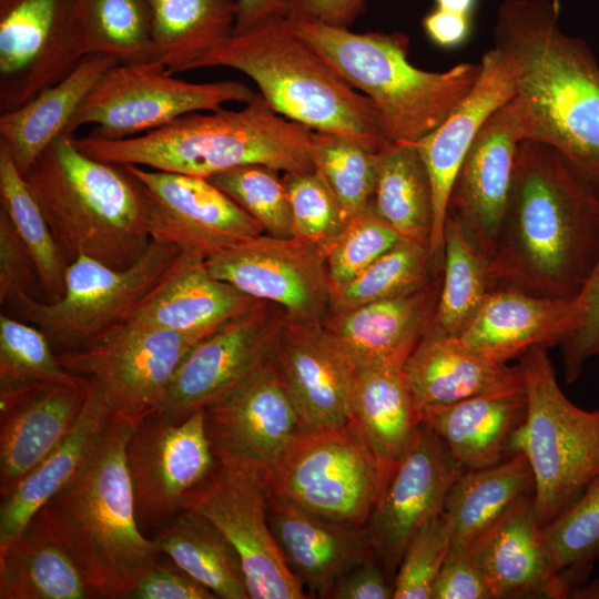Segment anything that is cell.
Returning a JSON list of instances; mask_svg holds the SVG:
<instances>
[{
	"mask_svg": "<svg viewBox=\"0 0 599 599\" xmlns=\"http://www.w3.org/2000/svg\"><path fill=\"white\" fill-rule=\"evenodd\" d=\"M122 166L145 192L151 240L173 245L186 257L206 261L264 234L262 226L207 177Z\"/></svg>",
	"mask_w": 599,
	"mask_h": 599,
	"instance_id": "9a60e30c",
	"label": "cell"
},
{
	"mask_svg": "<svg viewBox=\"0 0 599 599\" xmlns=\"http://www.w3.org/2000/svg\"><path fill=\"white\" fill-rule=\"evenodd\" d=\"M80 377L61 366L40 327L0 315V395Z\"/></svg>",
	"mask_w": 599,
	"mask_h": 599,
	"instance_id": "bcb514c9",
	"label": "cell"
},
{
	"mask_svg": "<svg viewBox=\"0 0 599 599\" xmlns=\"http://www.w3.org/2000/svg\"><path fill=\"white\" fill-rule=\"evenodd\" d=\"M267 518L291 571L312 598H323L346 572L375 556L366 527L339 522L270 495Z\"/></svg>",
	"mask_w": 599,
	"mask_h": 599,
	"instance_id": "484cf974",
	"label": "cell"
},
{
	"mask_svg": "<svg viewBox=\"0 0 599 599\" xmlns=\"http://www.w3.org/2000/svg\"><path fill=\"white\" fill-rule=\"evenodd\" d=\"M112 415L104 392L89 378L87 399L72 429L1 499L0 548L18 536L49 500L69 488L87 470L101 447Z\"/></svg>",
	"mask_w": 599,
	"mask_h": 599,
	"instance_id": "83f0119b",
	"label": "cell"
},
{
	"mask_svg": "<svg viewBox=\"0 0 599 599\" xmlns=\"http://www.w3.org/2000/svg\"><path fill=\"white\" fill-rule=\"evenodd\" d=\"M464 470L423 422L413 445L380 488L365 526L393 582L408 541L428 518L444 510L447 495Z\"/></svg>",
	"mask_w": 599,
	"mask_h": 599,
	"instance_id": "ffe728a7",
	"label": "cell"
},
{
	"mask_svg": "<svg viewBox=\"0 0 599 599\" xmlns=\"http://www.w3.org/2000/svg\"><path fill=\"white\" fill-rule=\"evenodd\" d=\"M214 277L280 307L300 324H322L331 311L325 253L296 237L258 235L205 261Z\"/></svg>",
	"mask_w": 599,
	"mask_h": 599,
	"instance_id": "2e32d148",
	"label": "cell"
},
{
	"mask_svg": "<svg viewBox=\"0 0 599 599\" xmlns=\"http://www.w3.org/2000/svg\"><path fill=\"white\" fill-rule=\"evenodd\" d=\"M441 276L388 300L331 312L323 327L352 368H403L428 331Z\"/></svg>",
	"mask_w": 599,
	"mask_h": 599,
	"instance_id": "603a6c76",
	"label": "cell"
},
{
	"mask_svg": "<svg viewBox=\"0 0 599 599\" xmlns=\"http://www.w3.org/2000/svg\"><path fill=\"white\" fill-rule=\"evenodd\" d=\"M575 301L493 288L457 338L477 354L507 364L534 346L559 345L572 329Z\"/></svg>",
	"mask_w": 599,
	"mask_h": 599,
	"instance_id": "4316f807",
	"label": "cell"
},
{
	"mask_svg": "<svg viewBox=\"0 0 599 599\" xmlns=\"http://www.w3.org/2000/svg\"><path fill=\"white\" fill-rule=\"evenodd\" d=\"M292 216V236L325 250L344 230L347 219L315 171L283 173Z\"/></svg>",
	"mask_w": 599,
	"mask_h": 599,
	"instance_id": "681fc988",
	"label": "cell"
},
{
	"mask_svg": "<svg viewBox=\"0 0 599 599\" xmlns=\"http://www.w3.org/2000/svg\"><path fill=\"white\" fill-rule=\"evenodd\" d=\"M575 307L573 327L559 344L568 383L579 378L589 359L599 357V257Z\"/></svg>",
	"mask_w": 599,
	"mask_h": 599,
	"instance_id": "816d5d0a",
	"label": "cell"
},
{
	"mask_svg": "<svg viewBox=\"0 0 599 599\" xmlns=\"http://www.w3.org/2000/svg\"><path fill=\"white\" fill-rule=\"evenodd\" d=\"M82 58L72 0H0L1 113L59 82Z\"/></svg>",
	"mask_w": 599,
	"mask_h": 599,
	"instance_id": "d6986e66",
	"label": "cell"
},
{
	"mask_svg": "<svg viewBox=\"0 0 599 599\" xmlns=\"http://www.w3.org/2000/svg\"><path fill=\"white\" fill-rule=\"evenodd\" d=\"M161 554L221 599H250L238 554L203 516L182 509L154 538Z\"/></svg>",
	"mask_w": 599,
	"mask_h": 599,
	"instance_id": "f35d334b",
	"label": "cell"
},
{
	"mask_svg": "<svg viewBox=\"0 0 599 599\" xmlns=\"http://www.w3.org/2000/svg\"><path fill=\"white\" fill-rule=\"evenodd\" d=\"M490 290L487 258L468 237L458 219L448 213L440 290L428 331L458 337Z\"/></svg>",
	"mask_w": 599,
	"mask_h": 599,
	"instance_id": "60d3db41",
	"label": "cell"
},
{
	"mask_svg": "<svg viewBox=\"0 0 599 599\" xmlns=\"http://www.w3.org/2000/svg\"><path fill=\"white\" fill-rule=\"evenodd\" d=\"M115 59L91 54L55 84L45 88L20 108L1 113L0 149L24 175L42 152L65 133L75 111Z\"/></svg>",
	"mask_w": 599,
	"mask_h": 599,
	"instance_id": "d6a6232c",
	"label": "cell"
},
{
	"mask_svg": "<svg viewBox=\"0 0 599 599\" xmlns=\"http://www.w3.org/2000/svg\"><path fill=\"white\" fill-rule=\"evenodd\" d=\"M430 265L428 244L402 238L356 277L332 291L329 313L416 290L430 278Z\"/></svg>",
	"mask_w": 599,
	"mask_h": 599,
	"instance_id": "ee69618b",
	"label": "cell"
},
{
	"mask_svg": "<svg viewBox=\"0 0 599 599\" xmlns=\"http://www.w3.org/2000/svg\"><path fill=\"white\" fill-rule=\"evenodd\" d=\"M210 333L124 322L83 348L58 353L57 358L67 370L95 380L113 414L136 424L159 407L184 356Z\"/></svg>",
	"mask_w": 599,
	"mask_h": 599,
	"instance_id": "4fadbf2b",
	"label": "cell"
},
{
	"mask_svg": "<svg viewBox=\"0 0 599 599\" xmlns=\"http://www.w3.org/2000/svg\"><path fill=\"white\" fill-rule=\"evenodd\" d=\"M534 476L524 454L479 469H465L444 506L451 547L473 548L518 502L532 496Z\"/></svg>",
	"mask_w": 599,
	"mask_h": 599,
	"instance_id": "d590c367",
	"label": "cell"
},
{
	"mask_svg": "<svg viewBox=\"0 0 599 599\" xmlns=\"http://www.w3.org/2000/svg\"><path fill=\"white\" fill-rule=\"evenodd\" d=\"M297 33L376 109L387 141L415 142L440 125L476 83L480 63L444 72L409 62L402 32L356 33L314 22H292Z\"/></svg>",
	"mask_w": 599,
	"mask_h": 599,
	"instance_id": "52a82bcc",
	"label": "cell"
},
{
	"mask_svg": "<svg viewBox=\"0 0 599 599\" xmlns=\"http://www.w3.org/2000/svg\"><path fill=\"white\" fill-rule=\"evenodd\" d=\"M449 544L443 510L428 518L408 541L394 578L393 599H432Z\"/></svg>",
	"mask_w": 599,
	"mask_h": 599,
	"instance_id": "f907efd6",
	"label": "cell"
},
{
	"mask_svg": "<svg viewBox=\"0 0 599 599\" xmlns=\"http://www.w3.org/2000/svg\"><path fill=\"white\" fill-rule=\"evenodd\" d=\"M213 471L185 493L181 510L206 518L240 556L251 599L309 598L272 534L266 478L255 468L216 459Z\"/></svg>",
	"mask_w": 599,
	"mask_h": 599,
	"instance_id": "7c38bea8",
	"label": "cell"
},
{
	"mask_svg": "<svg viewBox=\"0 0 599 599\" xmlns=\"http://www.w3.org/2000/svg\"><path fill=\"white\" fill-rule=\"evenodd\" d=\"M133 599H215L216 596L173 561L158 560L139 580Z\"/></svg>",
	"mask_w": 599,
	"mask_h": 599,
	"instance_id": "11a10c76",
	"label": "cell"
},
{
	"mask_svg": "<svg viewBox=\"0 0 599 599\" xmlns=\"http://www.w3.org/2000/svg\"><path fill=\"white\" fill-rule=\"evenodd\" d=\"M387 475L351 422L303 433L267 477L270 495L316 515L365 527Z\"/></svg>",
	"mask_w": 599,
	"mask_h": 599,
	"instance_id": "8fae6325",
	"label": "cell"
},
{
	"mask_svg": "<svg viewBox=\"0 0 599 599\" xmlns=\"http://www.w3.org/2000/svg\"><path fill=\"white\" fill-rule=\"evenodd\" d=\"M274 359L307 432L339 428L352 422L353 368L323 324L287 319Z\"/></svg>",
	"mask_w": 599,
	"mask_h": 599,
	"instance_id": "cb8c5ba5",
	"label": "cell"
},
{
	"mask_svg": "<svg viewBox=\"0 0 599 599\" xmlns=\"http://www.w3.org/2000/svg\"><path fill=\"white\" fill-rule=\"evenodd\" d=\"M400 240L372 205L352 217L324 250L331 293L361 274Z\"/></svg>",
	"mask_w": 599,
	"mask_h": 599,
	"instance_id": "c3c4849f",
	"label": "cell"
},
{
	"mask_svg": "<svg viewBox=\"0 0 599 599\" xmlns=\"http://www.w3.org/2000/svg\"><path fill=\"white\" fill-rule=\"evenodd\" d=\"M432 599H493L473 548L449 546Z\"/></svg>",
	"mask_w": 599,
	"mask_h": 599,
	"instance_id": "db71d44e",
	"label": "cell"
},
{
	"mask_svg": "<svg viewBox=\"0 0 599 599\" xmlns=\"http://www.w3.org/2000/svg\"><path fill=\"white\" fill-rule=\"evenodd\" d=\"M23 177L69 264L85 255L124 270L149 248L142 185L124 166L83 153L74 135H59Z\"/></svg>",
	"mask_w": 599,
	"mask_h": 599,
	"instance_id": "277c9868",
	"label": "cell"
},
{
	"mask_svg": "<svg viewBox=\"0 0 599 599\" xmlns=\"http://www.w3.org/2000/svg\"><path fill=\"white\" fill-rule=\"evenodd\" d=\"M529 138L527 115L515 97L483 124L457 173L448 213L487 261L501 231L519 144Z\"/></svg>",
	"mask_w": 599,
	"mask_h": 599,
	"instance_id": "44dd1931",
	"label": "cell"
},
{
	"mask_svg": "<svg viewBox=\"0 0 599 599\" xmlns=\"http://www.w3.org/2000/svg\"><path fill=\"white\" fill-rule=\"evenodd\" d=\"M367 0H290L287 19L349 28L363 12Z\"/></svg>",
	"mask_w": 599,
	"mask_h": 599,
	"instance_id": "6f0895ef",
	"label": "cell"
},
{
	"mask_svg": "<svg viewBox=\"0 0 599 599\" xmlns=\"http://www.w3.org/2000/svg\"><path fill=\"white\" fill-rule=\"evenodd\" d=\"M72 26L82 57L108 55L120 64L151 60L146 0H72Z\"/></svg>",
	"mask_w": 599,
	"mask_h": 599,
	"instance_id": "ab89813d",
	"label": "cell"
},
{
	"mask_svg": "<svg viewBox=\"0 0 599 599\" xmlns=\"http://www.w3.org/2000/svg\"><path fill=\"white\" fill-rule=\"evenodd\" d=\"M151 59L175 74L234 33L236 0H146Z\"/></svg>",
	"mask_w": 599,
	"mask_h": 599,
	"instance_id": "8d00e7d4",
	"label": "cell"
},
{
	"mask_svg": "<svg viewBox=\"0 0 599 599\" xmlns=\"http://www.w3.org/2000/svg\"><path fill=\"white\" fill-rule=\"evenodd\" d=\"M37 271L32 257L6 211L0 209V302L30 294Z\"/></svg>",
	"mask_w": 599,
	"mask_h": 599,
	"instance_id": "f5cc1de1",
	"label": "cell"
},
{
	"mask_svg": "<svg viewBox=\"0 0 599 599\" xmlns=\"http://www.w3.org/2000/svg\"><path fill=\"white\" fill-rule=\"evenodd\" d=\"M286 321L280 307L258 301L222 324L184 356L155 410L186 415L226 395L271 358Z\"/></svg>",
	"mask_w": 599,
	"mask_h": 599,
	"instance_id": "e0dca14e",
	"label": "cell"
},
{
	"mask_svg": "<svg viewBox=\"0 0 599 599\" xmlns=\"http://www.w3.org/2000/svg\"><path fill=\"white\" fill-rule=\"evenodd\" d=\"M257 92L236 80L195 83L176 78L167 68L148 60L115 64L97 81L72 116L65 133L85 124L89 135L122 140L159 129L185 114L214 111L225 103H248Z\"/></svg>",
	"mask_w": 599,
	"mask_h": 599,
	"instance_id": "30bf717a",
	"label": "cell"
},
{
	"mask_svg": "<svg viewBox=\"0 0 599 599\" xmlns=\"http://www.w3.org/2000/svg\"><path fill=\"white\" fill-rule=\"evenodd\" d=\"M134 425L113 414L87 470L41 508L94 598H130L161 555L155 540L146 538L138 522L126 466Z\"/></svg>",
	"mask_w": 599,
	"mask_h": 599,
	"instance_id": "5b68a950",
	"label": "cell"
},
{
	"mask_svg": "<svg viewBox=\"0 0 599 599\" xmlns=\"http://www.w3.org/2000/svg\"><path fill=\"white\" fill-rule=\"evenodd\" d=\"M393 591V581L375 555L341 577L323 598L389 599Z\"/></svg>",
	"mask_w": 599,
	"mask_h": 599,
	"instance_id": "9f6ffc18",
	"label": "cell"
},
{
	"mask_svg": "<svg viewBox=\"0 0 599 599\" xmlns=\"http://www.w3.org/2000/svg\"><path fill=\"white\" fill-rule=\"evenodd\" d=\"M519 358L527 416L510 454L528 459L536 516L545 526L599 476V408H581L564 394L547 347L534 346Z\"/></svg>",
	"mask_w": 599,
	"mask_h": 599,
	"instance_id": "ba28073f",
	"label": "cell"
},
{
	"mask_svg": "<svg viewBox=\"0 0 599 599\" xmlns=\"http://www.w3.org/2000/svg\"><path fill=\"white\" fill-rule=\"evenodd\" d=\"M288 13L290 0H236L234 33L271 19H287Z\"/></svg>",
	"mask_w": 599,
	"mask_h": 599,
	"instance_id": "91938a15",
	"label": "cell"
},
{
	"mask_svg": "<svg viewBox=\"0 0 599 599\" xmlns=\"http://www.w3.org/2000/svg\"><path fill=\"white\" fill-rule=\"evenodd\" d=\"M554 569L575 590L599 559V476L551 521L542 526Z\"/></svg>",
	"mask_w": 599,
	"mask_h": 599,
	"instance_id": "f6af8a7d",
	"label": "cell"
},
{
	"mask_svg": "<svg viewBox=\"0 0 599 599\" xmlns=\"http://www.w3.org/2000/svg\"><path fill=\"white\" fill-rule=\"evenodd\" d=\"M314 132L276 113L257 92L240 110L192 112L136 136L110 141L88 134L74 143L103 162L210 177L247 164L312 172Z\"/></svg>",
	"mask_w": 599,
	"mask_h": 599,
	"instance_id": "3957f363",
	"label": "cell"
},
{
	"mask_svg": "<svg viewBox=\"0 0 599 599\" xmlns=\"http://www.w3.org/2000/svg\"><path fill=\"white\" fill-rule=\"evenodd\" d=\"M550 1L552 2L554 7H555L558 11H560V0H550Z\"/></svg>",
	"mask_w": 599,
	"mask_h": 599,
	"instance_id": "6125c7cd",
	"label": "cell"
},
{
	"mask_svg": "<svg viewBox=\"0 0 599 599\" xmlns=\"http://www.w3.org/2000/svg\"><path fill=\"white\" fill-rule=\"evenodd\" d=\"M257 302L211 275L205 261L180 253L167 276L125 322L181 333L213 332Z\"/></svg>",
	"mask_w": 599,
	"mask_h": 599,
	"instance_id": "f546056e",
	"label": "cell"
},
{
	"mask_svg": "<svg viewBox=\"0 0 599 599\" xmlns=\"http://www.w3.org/2000/svg\"><path fill=\"white\" fill-rule=\"evenodd\" d=\"M440 10L473 18L477 0H434Z\"/></svg>",
	"mask_w": 599,
	"mask_h": 599,
	"instance_id": "94428289",
	"label": "cell"
},
{
	"mask_svg": "<svg viewBox=\"0 0 599 599\" xmlns=\"http://www.w3.org/2000/svg\"><path fill=\"white\" fill-rule=\"evenodd\" d=\"M599 257V185L558 150L535 140L518 148L490 288L577 298Z\"/></svg>",
	"mask_w": 599,
	"mask_h": 599,
	"instance_id": "6da1fadb",
	"label": "cell"
},
{
	"mask_svg": "<svg viewBox=\"0 0 599 599\" xmlns=\"http://www.w3.org/2000/svg\"><path fill=\"white\" fill-rule=\"evenodd\" d=\"M217 464L205 409L186 415L154 410L141 418L126 445V466L141 530L163 528L181 510L183 495Z\"/></svg>",
	"mask_w": 599,
	"mask_h": 599,
	"instance_id": "5bb4252c",
	"label": "cell"
},
{
	"mask_svg": "<svg viewBox=\"0 0 599 599\" xmlns=\"http://www.w3.org/2000/svg\"><path fill=\"white\" fill-rule=\"evenodd\" d=\"M93 593L40 509L0 548V599H88Z\"/></svg>",
	"mask_w": 599,
	"mask_h": 599,
	"instance_id": "836d02e7",
	"label": "cell"
},
{
	"mask_svg": "<svg viewBox=\"0 0 599 599\" xmlns=\"http://www.w3.org/2000/svg\"><path fill=\"white\" fill-rule=\"evenodd\" d=\"M372 206L402 238L429 247L432 185L414 142L387 141L380 148Z\"/></svg>",
	"mask_w": 599,
	"mask_h": 599,
	"instance_id": "74e56055",
	"label": "cell"
},
{
	"mask_svg": "<svg viewBox=\"0 0 599 599\" xmlns=\"http://www.w3.org/2000/svg\"><path fill=\"white\" fill-rule=\"evenodd\" d=\"M422 415L465 469H479L511 456L510 440L526 420L527 396L522 383L427 409Z\"/></svg>",
	"mask_w": 599,
	"mask_h": 599,
	"instance_id": "1f68e13d",
	"label": "cell"
},
{
	"mask_svg": "<svg viewBox=\"0 0 599 599\" xmlns=\"http://www.w3.org/2000/svg\"><path fill=\"white\" fill-rule=\"evenodd\" d=\"M89 378L0 395V496L16 486L69 434L87 399Z\"/></svg>",
	"mask_w": 599,
	"mask_h": 599,
	"instance_id": "d4e9b609",
	"label": "cell"
},
{
	"mask_svg": "<svg viewBox=\"0 0 599 599\" xmlns=\"http://www.w3.org/2000/svg\"><path fill=\"white\" fill-rule=\"evenodd\" d=\"M205 409L216 459L248 465L267 477L306 430L284 385L274 353L262 366Z\"/></svg>",
	"mask_w": 599,
	"mask_h": 599,
	"instance_id": "ac0fdd59",
	"label": "cell"
},
{
	"mask_svg": "<svg viewBox=\"0 0 599 599\" xmlns=\"http://www.w3.org/2000/svg\"><path fill=\"white\" fill-rule=\"evenodd\" d=\"M1 207L11 220L35 266L47 302L64 294L68 261L60 251L39 203L10 156L0 149Z\"/></svg>",
	"mask_w": 599,
	"mask_h": 599,
	"instance_id": "b9f144b4",
	"label": "cell"
},
{
	"mask_svg": "<svg viewBox=\"0 0 599 599\" xmlns=\"http://www.w3.org/2000/svg\"><path fill=\"white\" fill-rule=\"evenodd\" d=\"M403 373L422 414L524 383L518 365L490 361L466 347L457 337L430 331L404 363Z\"/></svg>",
	"mask_w": 599,
	"mask_h": 599,
	"instance_id": "4dcf8cb0",
	"label": "cell"
},
{
	"mask_svg": "<svg viewBox=\"0 0 599 599\" xmlns=\"http://www.w3.org/2000/svg\"><path fill=\"white\" fill-rule=\"evenodd\" d=\"M479 63L480 73L471 90L440 125L414 142L432 185L429 255L436 270L443 265L449 199L466 153L487 119L517 94L515 67L505 52L494 47Z\"/></svg>",
	"mask_w": 599,
	"mask_h": 599,
	"instance_id": "7402d4cb",
	"label": "cell"
},
{
	"mask_svg": "<svg viewBox=\"0 0 599 599\" xmlns=\"http://www.w3.org/2000/svg\"><path fill=\"white\" fill-rule=\"evenodd\" d=\"M379 150L346 136L314 132V171L334 194L347 221L372 205Z\"/></svg>",
	"mask_w": 599,
	"mask_h": 599,
	"instance_id": "7bdbcfd3",
	"label": "cell"
},
{
	"mask_svg": "<svg viewBox=\"0 0 599 599\" xmlns=\"http://www.w3.org/2000/svg\"><path fill=\"white\" fill-rule=\"evenodd\" d=\"M180 251L151 241L144 255L124 270L82 255L68 265L64 294L39 302L19 294L10 303L40 327L60 352L83 348L124 323L143 298L171 272Z\"/></svg>",
	"mask_w": 599,
	"mask_h": 599,
	"instance_id": "9c48e42d",
	"label": "cell"
},
{
	"mask_svg": "<svg viewBox=\"0 0 599 599\" xmlns=\"http://www.w3.org/2000/svg\"><path fill=\"white\" fill-rule=\"evenodd\" d=\"M207 179L248 213L265 234L292 236L291 206L281 171L263 164H247Z\"/></svg>",
	"mask_w": 599,
	"mask_h": 599,
	"instance_id": "7dc6e473",
	"label": "cell"
},
{
	"mask_svg": "<svg viewBox=\"0 0 599 599\" xmlns=\"http://www.w3.org/2000/svg\"><path fill=\"white\" fill-rule=\"evenodd\" d=\"M474 552L493 599L570 597L551 565L534 495L510 509L475 545Z\"/></svg>",
	"mask_w": 599,
	"mask_h": 599,
	"instance_id": "f1b7e54d",
	"label": "cell"
},
{
	"mask_svg": "<svg viewBox=\"0 0 599 599\" xmlns=\"http://www.w3.org/2000/svg\"><path fill=\"white\" fill-rule=\"evenodd\" d=\"M223 67L248 77L280 115L313 131L387 142L372 102L335 71L286 18L261 22L195 60L190 70Z\"/></svg>",
	"mask_w": 599,
	"mask_h": 599,
	"instance_id": "8992f818",
	"label": "cell"
},
{
	"mask_svg": "<svg viewBox=\"0 0 599 599\" xmlns=\"http://www.w3.org/2000/svg\"><path fill=\"white\" fill-rule=\"evenodd\" d=\"M351 417L387 477L413 445L423 423L403 368H353Z\"/></svg>",
	"mask_w": 599,
	"mask_h": 599,
	"instance_id": "e575fe53",
	"label": "cell"
},
{
	"mask_svg": "<svg viewBox=\"0 0 599 599\" xmlns=\"http://www.w3.org/2000/svg\"><path fill=\"white\" fill-rule=\"evenodd\" d=\"M427 37L441 48L461 45L471 31L473 18L434 8L422 21Z\"/></svg>",
	"mask_w": 599,
	"mask_h": 599,
	"instance_id": "680465c9",
	"label": "cell"
},
{
	"mask_svg": "<svg viewBox=\"0 0 599 599\" xmlns=\"http://www.w3.org/2000/svg\"><path fill=\"white\" fill-rule=\"evenodd\" d=\"M558 16L550 0H504L494 47L515 67L529 140L555 148L599 185V63Z\"/></svg>",
	"mask_w": 599,
	"mask_h": 599,
	"instance_id": "7a4b0ae2",
	"label": "cell"
}]
</instances>
